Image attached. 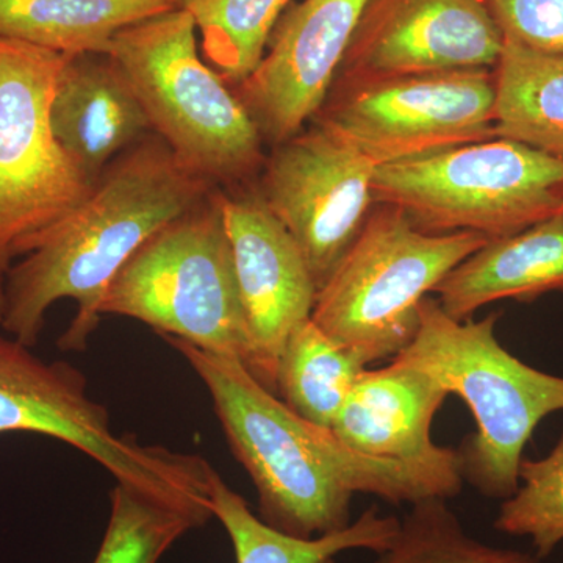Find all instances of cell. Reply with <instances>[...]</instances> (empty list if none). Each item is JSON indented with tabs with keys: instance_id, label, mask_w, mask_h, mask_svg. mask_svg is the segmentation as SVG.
I'll list each match as a JSON object with an SVG mask.
<instances>
[{
	"instance_id": "6da1fadb",
	"label": "cell",
	"mask_w": 563,
	"mask_h": 563,
	"mask_svg": "<svg viewBox=\"0 0 563 563\" xmlns=\"http://www.w3.org/2000/svg\"><path fill=\"white\" fill-rule=\"evenodd\" d=\"M165 339L206 385L229 446L255 485L258 517L276 531L298 539L342 531L358 493L412 506L462 492L461 459L406 463L355 453L332 429L288 409L242 362Z\"/></svg>"
},
{
	"instance_id": "7a4b0ae2",
	"label": "cell",
	"mask_w": 563,
	"mask_h": 563,
	"mask_svg": "<svg viewBox=\"0 0 563 563\" xmlns=\"http://www.w3.org/2000/svg\"><path fill=\"white\" fill-rule=\"evenodd\" d=\"M214 190L151 133L114 158L90 196L10 266L0 324L35 346L47 310L73 299L77 314L58 346L84 351L101 321L107 288L133 252Z\"/></svg>"
},
{
	"instance_id": "3957f363",
	"label": "cell",
	"mask_w": 563,
	"mask_h": 563,
	"mask_svg": "<svg viewBox=\"0 0 563 563\" xmlns=\"http://www.w3.org/2000/svg\"><path fill=\"white\" fill-rule=\"evenodd\" d=\"M499 317L457 321L428 296L417 335L391 362L428 374L466 402L476 432L457 450L463 481L506 501L520 487V463L537 426L563 410V377L510 354L496 339Z\"/></svg>"
},
{
	"instance_id": "277c9868",
	"label": "cell",
	"mask_w": 563,
	"mask_h": 563,
	"mask_svg": "<svg viewBox=\"0 0 563 563\" xmlns=\"http://www.w3.org/2000/svg\"><path fill=\"white\" fill-rule=\"evenodd\" d=\"M118 63L177 161L214 188L242 187L262 166L263 139L231 85L199 54L190 11L174 9L111 41Z\"/></svg>"
},
{
	"instance_id": "5b68a950",
	"label": "cell",
	"mask_w": 563,
	"mask_h": 563,
	"mask_svg": "<svg viewBox=\"0 0 563 563\" xmlns=\"http://www.w3.org/2000/svg\"><path fill=\"white\" fill-rule=\"evenodd\" d=\"M101 314L132 318L165 336L254 368L220 188L141 244L107 288Z\"/></svg>"
},
{
	"instance_id": "8992f818",
	"label": "cell",
	"mask_w": 563,
	"mask_h": 563,
	"mask_svg": "<svg viewBox=\"0 0 563 563\" xmlns=\"http://www.w3.org/2000/svg\"><path fill=\"white\" fill-rule=\"evenodd\" d=\"M487 242L472 232H422L383 206L318 291L310 318L365 365L393 361L417 335L429 292Z\"/></svg>"
},
{
	"instance_id": "52a82bcc",
	"label": "cell",
	"mask_w": 563,
	"mask_h": 563,
	"mask_svg": "<svg viewBox=\"0 0 563 563\" xmlns=\"http://www.w3.org/2000/svg\"><path fill=\"white\" fill-rule=\"evenodd\" d=\"M373 195L422 232L498 240L563 213V158L495 136L377 166Z\"/></svg>"
},
{
	"instance_id": "ba28073f",
	"label": "cell",
	"mask_w": 563,
	"mask_h": 563,
	"mask_svg": "<svg viewBox=\"0 0 563 563\" xmlns=\"http://www.w3.org/2000/svg\"><path fill=\"white\" fill-rule=\"evenodd\" d=\"M7 432L60 440L101 463L117 483L211 507L214 470L209 462L117 435L109 410L88 395L79 369L41 361L13 336H0V433Z\"/></svg>"
},
{
	"instance_id": "9c48e42d",
	"label": "cell",
	"mask_w": 563,
	"mask_h": 563,
	"mask_svg": "<svg viewBox=\"0 0 563 563\" xmlns=\"http://www.w3.org/2000/svg\"><path fill=\"white\" fill-rule=\"evenodd\" d=\"M66 55L0 36V273L90 196L51 124Z\"/></svg>"
},
{
	"instance_id": "30bf717a",
	"label": "cell",
	"mask_w": 563,
	"mask_h": 563,
	"mask_svg": "<svg viewBox=\"0 0 563 563\" xmlns=\"http://www.w3.org/2000/svg\"><path fill=\"white\" fill-rule=\"evenodd\" d=\"M492 69L450 70L346 85L318 111L376 166L496 136Z\"/></svg>"
},
{
	"instance_id": "8fae6325",
	"label": "cell",
	"mask_w": 563,
	"mask_h": 563,
	"mask_svg": "<svg viewBox=\"0 0 563 563\" xmlns=\"http://www.w3.org/2000/svg\"><path fill=\"white\" fill-rule=\"evenodd\" d=\"M376 163L321 122L274 146L261 192L301 247L318 291L357 240Z\"/></svg>"
},
{
	"instance_id": "7c38bea8",
	"label": "cell",
	"mask_w": 563,
	"mask_h": 563,
	"mask_svg": "<svg viewBox=\"0 0 563 563\" xmlns=\"http://www.w3.org/2000/svg\"><path fill=\"white\" fill-rule=\"evenodd\" d=\"M503 49L488 0H368L335 81L495 69Z\"/></svg>"
},
{
	"instance_id": "4fadbf2b",
	"label": "cell",
	"mask_w": 563,
	"mask_h": 563,
	"mask_svg": "<svg viewBox=\"0 0 563 563\" xmlns=\"http://www.w3.org/2000/svg\"><path fill=\"white\" fill-rule=\"evenodd\" d=\"M368 0H302L280 18L257 68L233 91L263 141L302 131L328 101Z\"/></svg>"
},
{
	"instance_id": "5bb4252c",
	"label": "cell",
	"mask_w": 563,
	"mask_h": 563,
	"mask_svg": "<svg viewBox=\"0 0 563 563\" xmlns=\"http://www.w3.org/2000/svg\"><path fill=\"white\" fill-rule=\"evenodd\" d=\"M220 199L254 350L252 376L274 393L277 358L292 329L312 317L317 284L301 247L261 190H220Z\"/></svg>"
},
{
	"instance_id": "9a60e30c",
	"label": "cell",
	"mask_w": 563,
	"mask_h": 563,
	"mask_svg": "<svg viewBox=\"0 0 563 563\" xmlns=\"http://www.w3.org/2000/svg\"><path fill=\"white\" fill-rule=\"evenodd\" d=\"M51 124L63 151L92 184L122 152L152 133L139 96L109 54L66 55Z\"/></svg>"
},
{
	"instance_id": "2e32d148",
	"label": "cell",
	"mask_w": 563,
	"mask_h": 563,
	"mask_svg": "<svg viewBox=\"0 0 563 563\" xmlns=\"http://www.w3.org/2000/svg\"><path fill=\"white\" fill-rule=\"evenodd\" d=\"M450 393L428 374L391 362L365 369L332 431L355 453L384 461L443 463L457 450L433 443L431 429Z\"/></svg>"
},
{
	"instance_id": "e0dca14e",
	"label": "cell",
	"mask_w": 563,
	"mask_h": 563,
	"mask_svg": "<svg viewBox=\"0 0 563 563\" xmlns=\"http://www.w3.org/2000/svg\"><path fill=\"white\" fill-rule=\"evenodd\" d=\"M563 290V213L523 232L490 240L435 288L440 307L457 321L504 299L531 302Z\"/></svg>"
},
{
	"instance_id": "ac0fdd59",
	"label": "cell",
	"mask_w": 563,
	"mask_h": 563,
	"mask_svg": "<svg viewBox=\"0 0 563 563\" xmlns=\"http://www.w3.org/2000/svg\"><path fill=\"white\" fill-rule=\"evenodd\" d=\"M211 512L231 539L236 563H335L340 554L368 550L379 554L390 547L399 531L396 517H384L372 506L342 531L314 539H298L263 523L214 472L210 488Z\"/></svg>"
},
{
	"instance_id": "d6986e66",
	"label": "cell",
	"mask_w": 563,
	"mask_h": 563,
	"mask_svg": "<svg viewBox=\"0 0 563 563\" xmlns=\"http://www.w3.org/2000/svg\"><path fill=\"white\" fill-rule=\"evenodd\" d=\"M180 7L181 0H0V36L63 55L109 54L124 29Z\"/></svg>"
},
{
	"instance_id": "ffe728a7",
	"label": "cell",
	"mask_w": 563,
	"mask_h": 563,
	"mask_svg": "<svg viewBox=\"0 0 563 563\" xmlns=\"http://www.w3.org/2000/svg\"><path fill=\"white\" fill-rule=\"evenodd\" d=\"M495 84L496 136L563 158V54L504 40Z\"/></svg>"
},
{
	"instance_id": "44dd1931",
	"label": "cell",
	"mask_w": 563,
	"mask_h": 563,
	"mask_svg": "<svg viewBox=\"0 0 563 563\" xmlns=\"http://www.w3.org/2000/svg\"><path fill=\"white\" fill-rule=\"evenodd\" d=\"M366 365L314 324L299 322L282 347L276 393L303 420L331 429Z\"/></svg>"
},
{
	"instance_id": "7402d4cb",
	"label": "cell",
	"mask_w": 563,
	"mask_h": 563,
	"mask_svg": "<svg viewBox=\"0 0 563 563\" xmlns=\"http://www.w3.org/2000/svg\"><path fill=\"white\" fill-rule=\"evenodd\" d=\"M109 523L92 563H158L180 537L213 518L210 507L117 483Z\"/></svg>"
},
{
	"instance_id": "603a6c76",
	"label": "cell",
	"mask_w": 563,
	"mask_h": 563,
	"mask_svg": "<svg viewBox=\"0 0 563 563\" xmlns=\"http://www.w3.org/2000/svg\"><path fill=\"white\" fill-rule=\"evenodd\" d=\"M290 0H181L201 35L203 60L231 87L257 68Z\"/></svg>"
},
{
	"instance_id": "cb8c5ba5",
	"label": "cell",
	"mask_w": 563,
	"mask_h": 563,
	"mask_svg": "<svg viewBox=\"0 0 563 563\" xmlns=\"http://www.w3.org/2000/svg\"><path fill=\"white\" fill-rule=\"evenodd\" d=\"M373 563H542L521 551L495 548L465 531L448 499L412 504L390 547Z\"/></svg>"
},
{
	"instance_id": "d4e9b609",
	"label": "cell",
	"mask_w": 563,
	"mask_h": 563,
	"mask_svg": "<svg viewBox=\"0 0 563 563\" xmlns=\"http://www.w3.org/2000/svg\"><path fill=\"white\" fill-rule=\"evenodd\" d=\"M520 487L503 501L496 531L529 537L537 558H548L563 542V432L542 459L520 463Z\"/></svg>"
},
{
	"instance_id": "484cf974",
	"label": "cell",
	"mask_w": 563,
	"mask_h": 563,
	"mask_svg": "<svg viewBox=\"0 0 563 563\" xmlns=\"http://www.w3.org/2000/svg\"><path fill=\"white\" fill-rule=\"evenodd\" d=\"M504 40L544 54H563V0H488Z\"/></svg>"
},
{
	"instance_id": "4316f807",
	"label": "cell",
	"mask_w": 563,
	"mask_h": 563,
	"mask_svg": "<svg viewBox=\"0 0 563 563\" xmlns=\"http://www.w3.org/2000/svg\"><path fill=\"white\" fill-rule=\"evenodd\" d=\"M3 309H5V273H0V321H2Z\"/></svg>"
}]
</instances>
